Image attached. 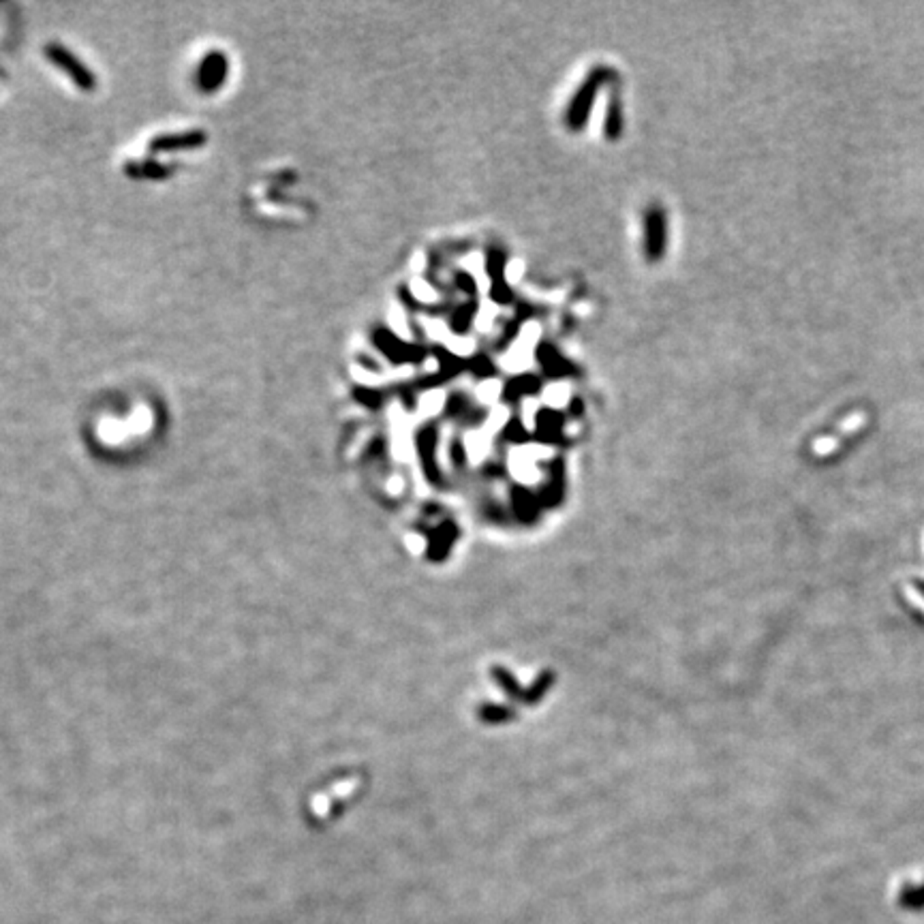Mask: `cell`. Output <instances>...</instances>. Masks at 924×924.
Masks as SVG:
<instances>
[{
	"instance_id": "6da1fadb",
	"label": "cell",
	"mask_w": 924,
	"mask_h": 924,
	"mask_svg": "<svg viewBox=\"0 0 924 924\" xmlns=\"http://www.w3.org/2000/svg\"><path fill=\"white\" fill-rule=\"evenodd\" d=\"M608 79H610V71L606 67H597L595 71H591L589 75H586V79L580 83V88L571 97V103H569L567 114H565V122H567V127L571 131H582L586 127V122H589V116H591V109H593V103H595V97H597V93L602 90V86Z\"/></svg>"
},
{
	"instance_id": "7a4b0ae2",
	"label": "cell",
	"mask_w": 924,
	"mask_h": 924,
	"mask_svg": "<svg viewBox=\"0 0 924 924\" xmlns=\"http://www.w3.org/2000/svg\"><path fill=\"white\" fill-rule=\"evenodd\" d=\"M665 244H667L665 212L659 205H653V208L646 210L644 229H642V246H644L646 261H651V264L661 261V257L665 255Z\"/></svg>"
},
{
	"instance_id": "3957f363",
	"label": "cell",
	"mask_w": 924,
	"mask_h": 924,
	"mask_svg": "<svg viewBox=\"0 0 924 924\" xmlns=\"http://www.w3.org/2000/svg\"><path fill=\"white\" fill-rule=\"evenodd\" d=\"M46 56L56 64V67H60L75 83H77V88H81V90H95V75L88 71V67H83L69 50H64L62 46H56V43H52V46H48L46 48Z\"/></svg>"
},
{
	"instance_id": "277c9868",
	"label": "cell",
	"mask_w": 924,
	"mask_h": 924,
	"mask_svg": "<svg viewBox=\"0 0 924 924\" xmlns=\"http://www.w3.org/2000/svg\"><path fill=\"white\" fill-rule=\"evenodd\" d=\"M225 77H227V58L221 52H212L201 60L197 71V83L201 90L205 93L217 90L225 81Z\"/></svg>"
},
{
	"instance_id": "5b68a950",
	"label": "cell",
	"mask_w": 924,
	"mask_h": 924,
	"mask_svg": "<svg viewBox=\"0 0 924 924\" xmlns=\"http://www.w3.org/2000/svg\"><path fill=\"white\" fill-rule=\"evenodd\" d=\"M208 142V135L201 131H186L174 135H158L150 142V152H176V150H193L201 148Z\"/></svg>"
},
{
	"instance_id": "8992f818",
	"label": "cell",
	"mask_w": 924,
	"mask_h": 924,
	"mask_svg": "<svg viewBox=\"0 0 924 924\" xmlns=\"http://www.w3.org/2000/svg\"><path fill=\"white\" fill-rule=\"evenodd\" d=\"M127 174L131 178H140V180H161L165 176H170V167H165L156 161H135L127 165Z\"/></svg>"
},
{
	"instance_id": "52a82bcc",
	"label": "cell",
	"mask_w": 924,
	"mask_h": 924,
	"mask_svg": "<svg viewBox=\"0 0 924 924\" xmlns=\"http://www.w3.org/2000/svg\"><path fill=\"white\" fill-rule=\"evenodd\" d=\"M604 131H606V135H608V140H618L620 137V131H623V111H620V99L618 97H610V103H608V111H606V124H604Z\"/></svg>"
},
{
	"instance_id": "ba28073f",
	"label": "cell",
	"mask_w": 924,
	"mask_h": 924,
	"mask_svg": "<svg viewBox=\"0 0 924 924\" xmlns=\"http://www.w3.org/2000/svg\"><path fill=\"white\" fill-rule=\"evenodd\" d=\"M899 905L907 911H922L924 909V881L922 884L905 886L899 895Z\"/></svg>"
}]
</instances>
